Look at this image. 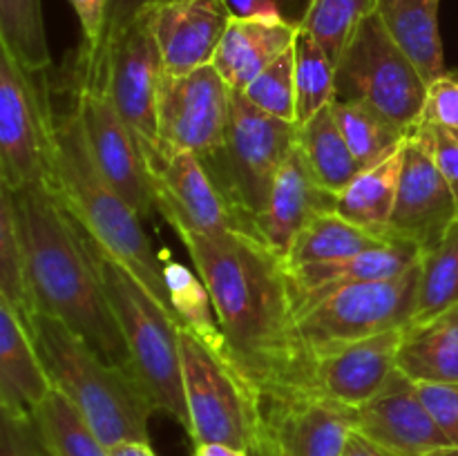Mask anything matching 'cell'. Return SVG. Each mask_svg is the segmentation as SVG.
Here are the masks:
<instances>
[{
  "mask_svg": "<svg viewBox=\"0 0 458 456\" xmlns=\"http://www.w3.org/2000/svg\"><path fill=\"white\" fill-rule=\"evenodd\" d=\"M338 195L318 183L302 152L295 146L277 174L262 215L255 219V237L264 241L280 259H286L298 232L316 215L335 210Z\"/></svg>",
  "mask_w": 458,
  "mask_h": 456,
  "instance_id": "ffe728a7",
  "label": "cell"
},
{
  "mask_svg": "<svg viewBox=\"0 0 458 456\" xmlns=\"http://www.w3.org/2000/svg\"><path fill=\"white\" fill-rule=\"evenodd\" d=\"M353 432V410L311 392L259 401V432L253 456H343Z\"/></svg>",
  "mask_w": 458,
  "mask_h": 456,
  "instance_id": "4fadbf2b",
  "label": "cell"
},
{
  "mask_svg": "<svg viewBox=\"0 0 458 456\" xmlns=\"http://www.w3.org/2000/svg\"><path fill=\"white\" fill-rule=\"evenodd\" d=\"M428 80L371 9L335 63V98L362 101L410 132L423 114Z\"/></svg>",
  "mask_w": 458,
  "mask_h": 456,
  "instance_id": "9c48e42d",
  "label": "cell"
},
{
  "mask_svg": "<svg viewBox=\"0 0 458 456\" xmlns=\"http://www.w3.org/2000/svg\"><path fill=\"white\" fill-rule=\"evenodd\" d=\"M233 16L255 18V21H280L284 18L280 13L277 0H226Z\"/></svg>",
  "mask_w": 458,
  "mask_h": 456,
  "instance_id": "ee69618b",
  "label": "cell"
},
{
  "mask_svg": "<svg viewBox=\"0 0 458 456\" xmlns=\"http://www.w3.org/2000/svg\"><path fill=\"white\" fill-rule=\"evenodd\" d=\"M420 123L437 125L458 139V70H447L428 85Z\"/></svg>",
  "mask_w": 458,
  "mask_h": 456,
  "instance_id": "f35d334b",
  "label": "cell"
},
{
  "mask_svg": "<svg viewBox=\"0 0 458 456\" xmlns=\"http://www.w3.org/2000/svg\"><path fill=\"white\" fill-rule=\"evenodd\" d=\"M374 9V0H311L300 27L325 47L338 63L358 22Z\"/></svg>",
  "mask_w": 458,
  "mask_h": 456,
  "instance_id": "d590c367",
  "label": "cell"
},
{
  "mask_svg": "<svg viewBox=\"0 0 458 456\" xmlns=\"http://www.w3.org/2000/svg\"><path fill=\"white\" fill-rule=\"evenodd\" d=\"M74 107L103 177L137 210L139 217L150 219L157 213V201L146 159L103 83L79 79Z\"/></svg>",
  "mask_w": 458,
  "mask_h": 456,
  "instance_id": "5bb4252c",
  "label": "cell"
},
{
  "mask_svg": "<svg viewBox=\"0 0 458 456\" xmlns=\"http://www.w3.org/2000/svg\"><path fill=\"white\" fill-rule=\"evenodd\" d=\"M425 410L432 414L450 447H458V383L450 380H414Z\"/></svg>",
  "mask_w": 458,
  "mask_h": 456,
  "instance_id": "ab89813d",
  "label": "cell"
},
{
  "mask_svg": "<svg viewBox=\"0 0 458 456\" xmlns=\"http://www.w3.org/2000/svg\"><path fill=\"white\" fill-rule=\"evenodd\" d=\"M52 392L34 335L16 308L0 298V410L34 414Z\"/></svg>",
  "mask_w": 458,
  "mask_h": 456,
  "instance_id": "7402d4cb",
  "label": "cell"
},
{
  "mask_svg": "<svg viewBox=\"0 0 458 456\" xmlns=\"http://www.w3.org/2000/svg\"><path fill=\"white\" fill-rule=\"evenodd\" d=\"M456 217L454 192L434 159L428 132L423 125H416L407 132L403 148L389 235L411 241L420 250H429L443 240Z\"/></svg>",
  "mask_w": 458,
  "mask_h": 456,
  "instance_id": "9a60e30c",
  "label": "cell"
},
{
  "mask_svg": "<svg viewBox=\"0 0 458 456\" xmlns=\"http://www.w3.org/2000/svg\"><path fill=\"white\" fill-rule=\"evenodd\" d=\"M155 3H165V0H110V9H107V27H106V38H110L112 34L121 30L123 25H128L143 7ZM103 38V43H106ZM103 47V45H101ZM101 52V49H98ZM88 58V56H85Z\"/></svg>",
  "mask_w": 458,
  "mask_h": 456,
  "instance_id": "7bdbcfd3",
  "label": "cell"
},
{
  "mask_svg": "<svg viewBox=\"0 0 458 456\" xmlns=\"http://www.w3.org/2000/svg\"><path fill=\"white\" fill-rule=\"evenodd\" d=\"M298 148L318 183L334 195H340L362 170L335 123L331 106L298 125Z\"/></svg>",
  "mask_w": 458,
  "mask_h": 456,
  "instance_id": "83f0119b",
  "label": "cell"
},
{
  "mask_svg": "<svg viewBox=\"0 0 458 456\" xmlns=\"http://www.w3.org/2000/svg\"><path fill=\"white\" fill-rule=\"evenodd\" d=\"M107 452H110V456H157L155 450L150 447V443L146 441H125L110 447Z\"/></svg>",
  "mask_w": 458,
  "mask_h": 456,
  "instance_id": "7dc6e473",
  "label": "cell"
},
{
  "mask_svg": "<svg viewBox=\"0 0 458 456\" xmlns=\"http://www.w3.org/2000/svg\"><path fill=\"white\" fill-rule=\"evenodd\" d=\"M70 4L74 7L81 30H83L81 56H97L103 45V38H106L110 0H70Z\"/></svg>",
  "mask_w": 458,
  "mask_h": 456,
  "instance_id": "60d3db41",
  "label": "cell"
},
{
  "mask_svg": "<svg viewBox=\"0 0 458 456\" xmlns=\"http://www.w3.org/2000/svg\"><path fill=\"white\" fill-rule=\"evenodd\" d=\"M244 97L267 114L295 123L298 103H295V56L293 47L282 54L264 72H259L249 88L242 89ZM298 125V123H295Z\"/></svg>",
  "mask_w": 458,
  "mask_h": 456,
  "instance_id": "8d00e7d4",
  "label": "cell"
},
{
  "mask_svg": "<svg viewBox=\"0 0 458 456\" xmlns=\"http://www.w3.org/2000/svg\"><path fill=\"white\" fill-rule=\"evenodd\" d=\"M394 240L396 237L380 235V232L349 222L335 210H327V213L316 215L298 232L284 259V266L298 268L307 264L338 262V259L356 258L367 250L380 249Z\"/></svg>",
  "mask_w": 458,
  "mask_h": 456,
  "instance_id": "484cf974",
  "label": "cell"
},
{
  "mask_svg": "<svg viewBox=\"0 0 458 456\" xmlns=\"http://www.w3.org/2000/svg\"><path fill=\"white\" fill-rule=\"evenodd\" d=\"M157 213L182 235H215L242 231L235 213L199 156L179 152L148 170ZM246 232V231H244Z\"/></svg>",
  "mask_w": 458,
  "mask_h": 456,
  "instance_id": "e0dca14e",
  "label": "cell"
},
{
  "mask_svg": "<svg viewBox=\"0 0 458 456\" xmlns=\"http://www.w3.org/2000/svg\"><path fill=\"white\" fill-rule=\"evenodd\" d=\"M429 456H458V447H443V450L432 452Z\"/></svg>",
  "mask_w": 458,
  "mask_h": 456,
  "instance_id": "c3c4849f",
  "label": "cell"
},
{
  "mask_svg": "<svg viewBox=\"0 0 458 456\" xmlns=\"http://www.w3.org/2000/svg\"><path fill=\"white\" fill-rule=\"evenodd\" d=\"M164 74L161 54L143 7L128 25L106 38L92 58L79 54L76 76L97 80L110 94L112 103L132 130L148 170L164 161L157 132V94Z\"/></svg>",
  "mask_w": 458,
  "mask_h": 456,
  "instance_id": "ba28073f",
  "label": "cell"
},
{
  "mask_svg": "<svg viewBox=\"0 0 458 456\" xmlns=\"http://www.w3.org/2000/svg\"><path fill=\"white\" fill-rule=\"evenodd\" d=\"M353 429L394 456H429L450 447L445 434L425 410L414 380L401 369L371 401L353 410Z\"/></svg>",
  "mask_w": 458,
  "mask_h": 456,
  "instance_id": "ac0fdd59",
  "label": "cell"
},
{
  "mask_svg": "<svg viewBox=\"0 0 458 456\" xmlns=\"http://www.w3.org/2000/svg\"><path fill=\"white\" fill-rule=\"evenodd\" d=\"M12 199L34 316L58 317L112 365L132 374L128 347L107 302L88 235L47 183L12 190Z\"/></svg>",
  "mask_w": 458,
  "mask_h": 456,
  "instance_id": "7a4b0ae2",
  "label": "cell"
},
{
  "mask_svg": "<svg viewBox=\"0 0 458 456\" xmlns=\"http://www.w3.org/2000/svg\"><path fill=\"white\" fill-rule=\"evenodd\" d=\"M34 76L0 47V186L12 190L52 182V101Z\"/></svg>",
  "mask_w": 458,
  "mask_h": 456,
  "instance_id": "8fae6325",
  "label": "cell"
},
{
  "mask_svg": "<svg viewBox=\"0 0 458 456\" xmlns=\"http://www.w3.org/2000/svg\"><path fill=\"white\" fill-rule=\"evenodd\" d=\"M161 262H164L165 289H168L170 302H173L174 313H177L179 325L191 329L210 349L226 353L231 358L226 338L219 329L217 313H215L213 300H210L204 280L195 275L186 264L174 262L165 250L161 253Z\"/></svg>",
  "mask_w": 458,
  "mask_h": 456,
  "instance_id": "f1b7e54d",
  "label": "cell"
},
{
  "mask_svg": "<svg viewBox=\"0 0 458 456\" xmlns=\"http://www.w3.org/2000/svg\"><path fill=\"white\" fill-rule=\"evenodd\" d=\"M295 56V103L298 119L304 125L309 119L335 101V63L320 43L302 27L293 43Z\"/></svg>",
  "mask_w": 458,
  "mask_h": 456,
  "instance_id": "d6a6232c",
  "label": "cell"
},
{
  "mask_svg": "<svg viewBox=\"0 0 458 456\" xmlns=\"http://www.w3.org/2000/svg\"><path fill=\"white\" fill-rule=\"evenodd\" d=\"M30 331L54 389L79 410L107 450L125 441L150 443L148 423L157 410L128 369L112 365L47 313H36Z\"/></svg>",
  "mask_w": 458,
  "mask_h": 456,
  "instance_id": "277c9868",
  "label": "cell"
},
{
  "mask_svg": "<svg viewBox=\"0 0 458 456\" xmlns=\"http://www.w3.org/2000/svg\"><path fill=\"white\" fill-rule=\"evenodd\" d=\"M343 456H394L392 452L383 450L380 445H376L374 441H369L367 436H362L360 432L353 429L352 436H349L347 447H344Z\"/></svg>",
  "mask_w": 458,
  "mask_h": 456,
  "instance_id": "f6af8a7d",
  "label": "cell"
},
{
  "mask_svg": "<svg viewBox=\"0 0 458 456\" xmlns=\"http://www.w3.org/2000/svg\"><path fill=\"white\" fill-rule=\"evenodd\" d=\"M192 456H253L249 450L224 445V443H195Z\"/></svg>",
  "mask_w": 458,
  "mask_h": 456,
  "instance_id": "bcb514c9",
  "label": "cell"
},
{
  "mask_svg": "<svg viewBox=\"0 0 458 456\" xmlns=\"http://www.w3.org/2000/svg\"><path fill=\"white\" fill-rule=\"evenodd\" d=\"M107 302L114 311L130 353L132 376L157 411L183 425L188 432V405L183 392L179 322L125 271L89 241Z\"/></svg>",
  "mask_w": 458,
  "mask_h": 456,
  "instance_id": "5b68a950",
  "label": "cell"
},
{
  "mask_svg": "<svg viewBox=\"0 0 458 456\" xmlns=\"http://www.w3.org/2000/svg\"><path fill=\"white\" fill-rule=\"evenodd\" d=\"M398 369L411 380L458 383V304L425 325L407 326Z\"/></svg>",
  "mask_w": 458,
  "mask_h": 456,
  "instance_id": "4316f807",
  "label": "cell"
},
{
  "mask_svg": "<svg viewBox=\"0 0 458 456\" xmlns=\"http://www.w3.org/2000/svg\"><path fill=\"white\" fill-rule=\"evenodd\" d=\"M458 304V217L434 249L420 253L416 308L410 326L425 325Z\"/></svg>",
  "mask_w": 458,
  "mask_h": 456,
  "instance_id": "f546056e",
  "label": "cell"
},
{
  "mask_svg": "<svg viewBox=\"0 0 458 456\" xmlns=\"http://www.w3.org/2000/svg\"><path fill=\"white\" fill-rule=\"evenodd\" d=\"M54 456H110L74 405L54 389L34 411Z\"/></svg>",
  "mask_w": 458,
  "mask_h": 456,
  "instance_id": "836d02e7",
  "label": "cell"
},
{
  "mask_svg": "<svg viewBox=\"0 0 458 456\" xmlns=\"http://www.w3.org/2000/svg\"><path fill=\"white\" fill-rule=\"evenodd\" d=\"M423 250L407 240H394L380 249L367 250L349 259L325 264H307V266L286 268L291 289H293L295 308L311 300L325 298L334 291L362 282H380L403 275L414 264H419Z\"/></svg>",
  "mask_w": 458,
  "mask_h": 456,
  "instance_id": "44dd1931",
  "label": "cell"
},
{
  "mask_svg": "<svg viewBox=\"0 0 458 456\" xmlns=\"http://www.w3.org/2000/svg\"><path fill=\"white\" fill-rule=\"evenodd\" d=\"M403 148H405V141L396 150L385 155L383 159L362 168L353 177V182L338 195L335 213H340L358 226L392 237L389 235V224H392L394 206H396Z\"/></svg>",
  "mask_w": 458,
  "mask_h": 456,
  "instance_id": "d4e9b609",
  "label": "cell"
},
{
  "mask_svg": "<svg viewBox=\"0 0 458 456\" xmlns=\"http://www.w3.org/2000/svg\"><path fill=\"white\" fill-rule=\"evenodd\" d=\"M298 30L300 22H289L286 18L255 21L233 16L215 54V70L228 88L242 92L259 72L293 47Z\"/></svg>",
  "mask_w": 458,
  "mask_h": 456,
  "instance_id": "603a6c76",
  "label": "cell"
},
{
  "mask_svg": "<svg viewBox=\"0 0 458 456\" xmlns=\"http://www.w3.org/2000/svg\"><path fill=\"white\" fill-rule=\"evenodd\" d=\"M0 456H54L34 414L0 410Z\"/></svg>",
  "mask_w": 458,
  "mask_h": 456,
  "instance_id": "74e56055",
  "label": "cell"
},
{
  "mask_svg": "<svg viewBox=\"0 0 458 456\" xmlns=\"http://www.w3.org/2000/svg\"><path fill=\"white\" fill-rule=\"evenodd\" d=\"M295 146L298 125L267 114L244 92L233 89L226 141L201 164L226 197L242 231L255 235V219L262 215L273 183Z\"/></svg>",
  "mask_w": 458,
  "mask_h": 456,
  "instance_id": "8992f818",
  "label": "cell"
},
{
  "mask_svg": "<svg viewBox=\"0 0 458 456\" xmlns=\"http://www.w3.org/2000/svg\"><path fill=\"white\" fill-rule=\"evenodd\" d=\"M179 349L192 443H224L253 454L262 393L226 353L210 349L182 325Z\"/></svg>",
  "mask_w": 458,
  "mask_h": 456,
  "instance_id": "52a82bcc",
  "label": "cell"
},
{
  "mask_svg": "<svg viewBox=\"0 0 458 456\" xmlns=\"http://www.w3.org/2000/svg\"><path fill=\"white\" fill-rule=\"evenodd\" d=\"M49 164L54 195L101 253L123 266L177 320L164 280V262L152 249L137 210L103 177L85 139L76 107L49 121ZM179 322V320H177Z\"/></svg>",
  "mask_w": 458,
  "mask_h": 456,
  "instance_id": "3957f363",
  "label": "cell"
},
{
  "mask_svg": "<svg viewBox=\"0 0 458 456\" xmlns=\"http://www.w3.org/2000/svg\"><path fill=\"white\" fill-rule=\"evenodd\" d=\"M233 89L215 65L188 74H161L157 132L164 159L191 152L206 159L224 146L231 125Z\"/></svg>",
  "mask_w": 458,
  "mask_h": 456,
  "instance_id": "7c38bea8",
  "label": "cell"
},
{
  "mask_svg": "<svg viewBox=\"0 0 458 456\" xmlns=\"http://www.w3.org/2000/svg\"><path fill=\"white\" fill-rule=\"evenodd\" d=\"M146 9L165 74L213 65L233 18L226 0H165Z\"/></svg>",
  "mask_w": 458,
  "mask_h": 456,
  "instance_id": "d6986e66",
  "label": "cell"
},
{
  "mask_svg": "<svg viewBox=\"0 0 458 456\" xmlns=\"http://www.w3.org/2000/svg\"><path fill=\"white\" fill-rule=\"evenodd\" d=\"M204 280L237 369L259 393L307 392L295 338V298L284 259L244 231L182 235Z\"/></svg>",
  "mask_w": 458,
  "mask_h": 456,
  "instance_id": "6da1fadb",
  "label": "cell"
},
{
  "mask_svg": "<svg viewBox=\"0 0 458 456\" xmlns=\"http://www.w3.org/2000/svg\"><path fill=\"white\" fill-rule=\"evenodd\" d=\"M286 3H291V0H277V4H286Z\"/></svg>",
  "mask_w": 458,
  "mask_h": 456,
  "instance_id": "681fc988",
  "label": "cell"
},
{
  "mask_svg": "<svg viewBox=\"0 0 458 456\" xmlns=\"http://www.w3.org/2000/svg\"><path fill=\"white\" fill-rule=\"evenodd\" d=\"M0 298L16 308L30 329L34 317V300L27 280L25 250L13 213L12 190L4 186H0Z\"/></svg>",
  "mask_w": 458,
  "mask_h": 456,
  "instance_id": "e575fe53",
  "label": "cell"
},
{
  "mask_svg": "<svg viewBox=\"0 0 458 456\" xmlns=\"http://www.w3.org/2000/svg\"><path fill=\"white\" fill-rule=\"evenodd\" d=\"M420 259L403 275L349 284L295 308V338L304 358L335 344L410 326L419 293ZM309 392V389H307Z\"/></svg>",
  "mask_w": 458,
  "mask_h": 456,
  "instance_id": "30bf717a",
  "label": "cell"
},
{
  "mask_svg": "<svg viewBox=\"0 0 458 456\" xmlns=\"http://www.w3.org/2000/svg\"><path fill=\"white\" fill-rule=\"evenodd\" d=\"M438 7L441 0H374L385 30L428 83L447 72L438 31Z\"/></svg>",
  "mask_w": 458,
  "mask_h": 456,
  "instance_id": "cb8c5ba5",
  "label": "cell"
},
{
  "mask_svg": "<svg viewBox=\"0 0 458 456\" xmlns=\"http://www.w3.org/2000/svg\"><path fill=\"white\" fill-rule=\"evenodd\" d=\"M423 128L429 137V146H432L434 159H437L443 177H445L447 183H450L452 192H454L456 206H458V139L452 137V134L445 132L443 128H437V125H423Z\"/></svg>",
  "mask_w": 458,
  "mask_h": 456,
  "instance_id": "b9f144b4",
  "label": "cell"
},
{
  "mask_svg": "<svg viewBox=\"0 0 458 456\" xmlns=\"http://www.w3.org/2000/svg\"><path fill=\"white\" fill-rule=\"evenodd\" d=\"M0 47L30 74L52 65L40 0H0Z\"/></svg>",
  "mask_w": 458,
  "mask_h": 456,
  "instance_id": "1f68e13d",
  "label": "cell"
},
{
  "mask_svg": "<svg viewBox=\"0 0 458 456\" xmlns=\"http://www.w3.org/2000/svg\"><path fill=\"white\" fill-rule=\"evenodd\" d=\"M405 334L407 326H398L316 351L309 356L307 389L349 410H358L398 371V353Z\"/></svg>",
  "mask_w": 458,
  "mask_h": 456,
  "instance_id": "2e32d148",
  "label": "cell"
},
{
  "mask_svg": "<svg viewBox=\"0 0 458 456\" xmlns=\"http://www.w3.org/2000/svg\"><path fill=\"white\" fill-rule=\"evenodd\" d=\"M331 107H334L340 132L347 139L353 156L360 161L362 168L376 164L405 141L407 130H403L401 125H396L383 112L367 103L335 98Z\"/></svg>",
  "mask_w": 458,
  "mask_h": 456,
  "instance_id": "4dcf8cb0",
  "label": "cell"
}]
</instances>
